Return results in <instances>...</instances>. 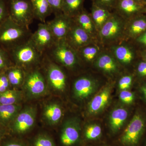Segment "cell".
I'll use <instances>...</instances> for the list:
<instances>
[{
	"mask_svg": "<svg viewBox=\"0 0 146 146\" xmlns=\"http://www.w3.org/2000/svg\"><path fill=\"white\" fill-rule=\"evenodd\" d=\"M29 29L21 26L9 16L0 26V47L9 52L27 40Z\"/></svg>",
	"mask_w": 146,
	"mask_h": 146,
	"instance_id": "6da1fadb",
	"label": "cell"
},
{
	"mask_svg": "<svg viewBox=\"0 0 146 146\" xmlns=\"http://www.w3.org/2000/svg\"><path fill=\"white\" fill-rule=\"evenodd\" d=\"M36 115L34 106H28L21 110L7 127L9 134L23 138L34 127Z\"/></svg>",
	"mask_w": 146,
	"mask_h": 146,
	"instance_id": "7a4b0ae2",
	"label": "cell"
},
{
	"mask_svg": "<svg viewBox=\"0 0 146 146\" xmlns=\"http://www.w3.org/2000/svg\"><path fill=\"white\" fill-rule=\"evenodd\" d=\"M9 16L19 25L29 29L35 18L30 0H7Z\"/></svg>",
	"mask_w": 146,
	"mask_h": 146,
	"instance_id": "3957f363",
	"label": "cell"
},
{
	"mask_svg": "<svg viewBox=\"0 0 146 146\" xmlns=\"http://www.w3.org/2000/svg\"><path fill=\"white\" fill-rule=\"evenodd\" d=\"M8 52L11 58L19 67H26L36 64L42 54L36 49L29 38Z\"/></svg>",
	"mask_w": 146,
	"mask_h": 146,
	"instance_id": "277c9868",
	"label": "cell"
},
{
	"mask_svg": "<svg viewBox=\"0 0 146 146\" xmlns=\"http://www.w3.org/2000/svg\"><path fill=\"white\" fill-rule=\"evenodd\" d=\"M51 48V54L54 60L67 68H74L78 62V56L65 39L56 41Z\"/></svg>",
	"mask_w": 146,
	"mask_h": 146,
	"instance_id": "5b68a950",
	"label": "cell"
},
{
	"mask_svg": "<svg viewBox=\"0 0 146 146\" xmlns=\"http://www.w3.org/2000/svg\"><path fill=\"white\" fill-rule=\"evenodd\" d=\"M145 127V119L139 112L133 116L124 131L121 142L127 146H134L138 143Z\"/></svg>",
	"mask_w": 146,
	"mask_h": 146,
	"instance_id": "8992f818",
	"label": "cell"
},
{
	"mask_svg": "<svg viewBox=\"0 0 146 146\" xmlns=\"http://www.w3.org/2000/svg\"><path fill=\"white\" fill-rule=\"evenodd\" d=\"M123 19L117 13L112 14L99 31L100 39L104 43L114 41L124 31Z\"/></svg>",
	"mask_w": 146,
	"mask_h": 146,
	"instance_id": "52a82bcc",
	"label": "cell"
},
{
	"mask_svg": "<svg viewBox=\"0 0 146 146\" xmlns=\"http://www.w3.org/2000/svg\"><path fill=\"white\" fill-rule=\"evenodd\" d=\"M29 39L42 54L46 50L50 48L56 42L48 26L45 23L38 25L37 29Z\"/></svg>",
	"mask_w": 146,
	"mask_h": 146,
	"instance_id": "ba28073f",
	"label": "cell"
},
{
	"mask_svg": "<svg viewBox=\"0 0 146 146\" xmlns=\"http://www.w3.org/2000/svg\"><path fill=\"white\" fill-rule=\"evenodd\" d=\"M23 83L24 89L28 95L31 97L42 96L44 94L46 89L44 77L36 70L27 74Z\"/></svg>",
	"mask_w": 146,
	"mask_h": 146,
	"instance_id": "9c48e42d",
	"label": "cell"
},
{
	"mask_svg": "<svg viewBox=\"0 0 146 146\" xmlns=\"http://www.w3.org/2000/svg\"><path fill=\"white\" fill-rule=\"evenodd\" d=\"M80 138V128L77 121L69 120L65 123L60 130L59 141L61 146H74Z\"/></svg>",
	"mask_w": 146,
	"mask_h": 146,
	"instance_id": "30bf717a",
	"label": "cell"
},
{
	"mask_svg": "<svg viewBox=\"0 0 146 146\" xmlns=\"http://www.w3.org/2000/svg\"><path fill=\"white\" fill-rule=\"evenodd\" d=\"M55 17L47 23L55 41L65 39L73 22L72 18L63 13L56 14Z\"/></svg>",
	"mask_w": 146,
	"mask_h": 146,
	"instance_id": "8fae6325",
	"label": "cell"
},
{
	"mask_svg": "<svg viewBox=\"0 0 146 146\" xmlns=\"http://www.w3.org/2000/svg\"><path fill=\"white\" fill-rule=\"evenodd\" d=\"M146 4L134 0H117L115 8L122 18L129 19L145 13Z\"/></svg>",
	"mask_w": 146,
	"mask_h": 146,
	"instance_id": "7c38bea8",
	"label": "cell"
},
{
	"mask_svg": "<svg viewBox=\"0 0 146 146\" xmlns=\"http://www.w3.org/2000/svg\"><path fill=\"white\" fill-rule=\"evenodd\" d=\"M66 41L74 49L77 51L91 44V36L76 24H73L66 38Z\"/></svg>",
	"mask_w": 146,
	"mask_h": 146,
	"instance_id": "4fadbf2b",
	"label": "cell"
},
{
	"mask_svg": "<svg viewBox=\"0 0 146 146\" xmlns=\"http://www.w3.org/2000/svg\"><path fill=\"white\" fill-rule=\"evenodd\" d=\"M97 86L96 82L93 78L86 76L79 78L73 85L75 97L78 99H86L94 93Z\"/></svg>",
	"mask_w": 146,
	"mask_h": 146,
	"instance_id": "5bb4252c",
	"label": "cell"
},
{
	"mask_svg": "<svg viewBox=\"0 0 146 146\" xmlns=\"http://www.w3.org/2000/svg\"><path fill=\"white\" fill-rule=\"evenodd\" d=\"M47 77L50 86L56 90L63 91L66 85L65 73L60 67L54 63L50 64L47 70Z\"/></svg>",
	"mask_w": 146,
	"mask_h": 146,
	"instance_id": "9a60e30c",
	"label": "cell"
},
{
	"mask_svg": "<svg viewBox=\"0 0 146 146\" xmlns=\"http://www.w3.org/2000/svg\"><path fill=\"white\" fill-rule=\"evenodd\" d=\"M125 27L124 32L133 39L146 31V15L141 14L129 19Z\"/></svg>",
	"mask_w": 146,
	"mask_h": 146,
	"instance_id": "2e32d148",
	"label": "cell"
},
{
	"mask_svg": "<svg viewBox=\"0 0 146 146\" xmlns=\"http://www.w3.org/2000/svg\"><path fill=\"white\" fill-rule=\"evenodd\" d=\"M97 68L105 73L112 74L117 72L118 65L113 54L108 52L100 53L95 60Z\"/></svg>",
	"mask_w": 146,
	"mask_h": 146,
	"instance_id": "e0dca14e",
	"label": "cell"
},
{
	"mask_svg": "<svg viewBox=\"0 0 146 146\" xmlns=\"http://www.w3.org/2000/svg\"><path fill=\"white\" fill-rule=\"evenodd\" d=\"M112 52L116 60L125 65L130 64L136 56L135 51L127 44H120L112 47Z\"/></svg>",
	"mask_w": 146,
	"mask_h": 146,
	"instance_id": "ac0fdd59",
	"label": "cell"
},
{
	"mask_svg": "<svg viewBox=\"0 0 146 146\" xmlns=\"http://www.w3.org/2000/svg\"><path fill=\"white\" fill-rule=\"evenodd\" d=\"M110 87L107 86L94 97L89 104L88 107L90 114H97L106 107L110 98Z\"/></svg>",
	"mask_w": 146,
	"mask_h": 146,
	"instance_id": "d6986e66",
	"label": "cell"
},
{
	"mask_svg": "<svg viewBox=\"0 0 146 146\" xmlns=\"http://www.w3.org/2000/svg\"><path fill=\"white\" fill-rule=\"evenodd\" d=\"M22 110L19 104L0 105V124L7 129Z\"/></svg>",
	"mask_w": 146,
	"mask_h": 146,
	"instance_id": "ffe728a7",
	"label": "cell"
},
{
	"mask_svg": "<svg viewBox=\"0 0 146 146\" xmlns=\"http://www.w3.org/2000/svg\"><path fill=\"white\" fill-rule=\"evenodd\" d=\"M35 18L42 23H45L46 18L52 13L48 0H30Z\"/></svg>",
	"mask_w": 146,
	"mask_h": 146,
	"instance_id": "44dd1931",
	"label": "cell"
},
{
	"mask_svg": "<svg viewBox=\"0 0 146 146\" xmlns=\"http://www.w3.org/2000/svg\"><path fill=\"white\" fill-rule=\"evenodd\" d=\"M112 14L107 9L93 4L91 16L97 31H99Z\"/></svg>",
	"mask_w": 146,
	"mask_h": 146,
	"instance_id": "7402d4cb",
	"label": "cell"
},
{
	"mask_svg": "<svg viewBox=\"0 0 146 146\" xmlns=\"http://www.w3.org/2000/svg\"><path fill=\"white\" fill-rule=\"evenodd\" d=\"M128 112L125 108H116L111 112L110 116L109 123L110 128L114 133L121 129L127 118Z\"/></svg>",
	"mask_w": 146,
	"mask_h": 146,
	"instance_id": "603a6c76",
	"label": "cell"
},
{
	"mask_svg": "<svg viewBox=\"0 0 146 146\" xmlns=\"http://www.w3.org/2000/svg\"><path fill=\"white\" fill-rule=\"evenodd\" d=\"M45 119L50 125H55L59 122L63 116V110L60 106L52 103L46 105L43 112Z\"/></svg>",
	"mask_w": 146,
	"mask_h": 146,
	"instance_id": "cb8c5ba5",
	"label": "cell"
},
{
	"mask_svg": "<svg viewBox=\"0 0 146 146\" xmlns=\"http://www.w3.org/2000/svg\"><path fill=\"white\" fill-rule=\"evenodd\" d=\"M72 19L74 20L76 24L90 35L91 37L94 36L97 30L91 15L83 9Z\"/></svg>",
	"mask_w": 146,
	"mask_h": 146,
	"instance_id": "d4e9b609",
	"label": "cell"
},
{
	"mask_svg": "<svg viewBox=\"0 0 146 146\" xmlns=\"http://www.w3.org/2000/svg\"><path fill=\"white\" fill-rule=\"evenodd\" d=\"M84 0H64L62 13L73 18L83 10Z\"/></svg>",
	"mask_w": 146,
	"mask_h": 146,
	"instance_id": "484cf974",
	"label": "cell"
},
{
	"mask_svg": "<svg viewBox=\"0 0 146 146\" xmlns=\"http://www.w3.org/2000/svg\"><path fill=\"white\" fill-rule=\"evenodd\" d=\"M5 72L11 86L17 87L24 83L25 75L19 66H11L5 71Z\"/></svg>",
	"mask_w": 146,
	"mask_h": 146,
	"instance_id": "4316f807",
	"label": "cell"
},
{
	"mask_svg": "<svg viewBox=\"0 0 146 146\" xmlns=\"http://www.w3.org/2000/svg\"><path fill=\"white\" fill-rule=\"evenodd\" d=\"M77 52L78 57L80 56L87 62L96 60L101 53L99 47L92 43L78 50Z\"/></svg>",
	"mask_w": 146,
	"mask_h": 146,
	"instance_id": "83f0119b",
	"label": "cell"
},
{
	"mask_svg": "<svg viewBox=\"0 0 146 146\" xmlns=\"http://www.w3.org/2000/svg\"><path fill=\"white\" fill-rule=\"evenodd\" d=\"M22 99L21 91L15 89H10L0 94V105L18 104Z\"/></svg>",
	"mask_w": 146,
	"mask_h": 146,
	"instance_id": "f1b7e54d",
	"label": "cell"
},
{
	"mask_svg": "<svg viewBox=\"0 0 146 146\" xmlns=\"http://www.w3.org/2000/svg\"><path fill=\"white\" fill-rule=\"evenodd\" d=\"M28 144L29 146H56L52 136L46 133H38Z\"/></svg>",
	"mask_w": 146,
	"mask_h": 146,
	"instance_id": "f546056e",
	"label": "cell"
},
{
	"mask_svg": "<svg viewBox=\"0 0 146 146\" xmlns=\"http://www.w3.org/2000/svg\"><path fill=\"white\" fill-rule=\"evenodd\" d=\"M84 134L85 138L87 140H96L101 135V127L98 125H90L86 127Z\"/></svg>",
	"mask_w": 146,
	"mask_h": 146,
	"instance_id": "4dcf8cb0",
	"label": "cell"
},
{
	"mask_svg": "<svg viewBox=\"0 0 146 146\" xmlns=\"http://www.w3.org/2000/svg\"><path fill=\"white\" fill-rule=\"evenodd\" d=\"M0 146H29V144L23 138L8 134L4 138Z\"/></svg>",
	"mask_w": 146,
	"mask_h": 146,
	"instance_id": "1f68e13d",
	"label": "cell"
},
{
	"mask_svg": "<svg viewBox=\"0 0 146 146\" xmlns=\"http://www.w3.org/2000/svg\"><path fill=\"white\" fill-rule=\"evenodd\" d=\"M10 58L9 53L0 47V72H5L11 66Z\"/></svg>",
	"mask_w": 146,
	"mask_h": 146,
	"instance_id": "d6a6232c",
	"label": "cell"
},
{
	"mask_svg": "<svg viewBox=\"0 0 146 146\" xmlns=\"http://www.w3.org/2000/svg\"><path fill=\"white\" fill-rule=\"evenodd\" d=\"M133 82V77L131 75H125L121 78L119 80V89L120 90H127L129 89Z\"/></svg>",
	"mask_w": 146,
	"mask_h": 146,
	"instance_id": "836d02e7",
	"label": "cell"
},
{
	"mask_svg": "<svg viewBox=\"0 0 146 146\" xmlns=\"http://www.w3.org/2000/svg\"><path fill=\"white\" fill-rule=\"evenodd\" d=\"M120 99L124 103L131 104L133 102L135 99L134 94L127 90H123L119 94Z\"/></svg>",
	"mask_w": 146,
	"mask_h": 146,
	"instance_id": "e575fe53",
	"label": "cell"
},
{
	"mask_svg": "<svg viewBox=\"0 0 146 146\" xmlns=\"http://www.w3.org/2000/svg\"><path fill=\"white\" fill-rule=\"evenodd\" d=\"M8 16L7 1L0 0V26Z\"/></svg>",
	"mask_w": 146,
	"mask_h": 146,
	"instance_id": "d590c367",
	"label": "cell"
},
{
	"mask_svg": "<svg viewBox=\"0 0 146 146\" xmlns=\"http://www.w3.org/2000/svg\"><path fill=\"white\" fill-rule=\"evenodd\" d=\"M11 87L5 72H0V94L10 89Z\"/></svg>",
	"mask_w": 146,
	"mask_h": 146,
	"instance_id": "8d00e7d4",
	"label": "cell"
},
{
	"mask_svg": "<svg viewBox=\"0 0 146 146\" xmlns=\"http://www.w3.org/2000/svg\"><path fill=\"white\" fill-rule=\"evenodd\" d=\"M63 1L64 0H48L52 12L56 14L62 13Z\"/></svg>",
	"mask_w": 146,
	"mask_h": 146,
	"instance_id": "74e56055",
	"label": "cell"
},
{
	"mask_svg": "<svg viewBox=\"0 0 146 146\" xmlns=\"http://www.w3.org/2000/svg\"><path fill=\"white\" fill-rule=\"evenodd\" d=\"M117 0H93V4L110 10L115 7Z\"/></svg>",
	"mask_w": 146,
	"mask_h": 146,
	"instance_id": "f35d334b",
	"label": "cell"
},
{
	"mask_svg": "<svg viewBox=\"0 0 146 146\" xmlns=\"http://www.w3.org/2000/svg\"><path fill=\"white\" fill-rule=\"evenodd\" d=\"M136 72L139 77L146 78V61L143 59L139 61L136 66Z\"/></svg>",
	"mask_w": 146,
	"mask_h": 146,
	"instance_id": "ab89813d",
	"label": "cell"
},
{
	"mask_svg": "<svg viewBox=\"0 0 146 146\" xmlns=\"http://www.w3.org/2000/svg\"><path fill=\"white\" fill-rule=\"evenodd\" d=\"M134 40L136 44L141 48V51L146 50V31Z\"/></svg>",
	"mask_w": 146,
	"mask_h": 146,
	"instance_id": "60d3db41",
	"label": "cell"
},
{
	"mask_svg": "<svg viewBox=\"0 0 146 146\" xmlns=\"http://www.w3.org/2000/svg\"><path fill=\"white\" fill-rule=\"evenodd\" d=\"M8 134L7 129L0 124V145L4 138Z\"/></svg>",
	"mask_w": 146,
	"mask_h": 146,
	"instance_id": "b9f144b4",
	"label": "cell"
},
{
	"mask_svg": "<svg viewBox=\"0 0 146 146\" xmlns=\"http://www.w3.org/2000/svg\"><path fill=\"white\" fill-rule=\"evenodd\" d=\"M141 91L146 100V84H145L141 86Z\"/></svg>",
	"mask_w": 146,
	"mask_h": 146,
	"instance_id": "7bdbcfd3",
	"label": "cell"
},
{
	"mask_svg": "<svg viewBox=\"0 0 146 146\" xmlns=\"http://www.w3.org/2000/svg\"><path fill=\"white\" fill-rule=\"evenodd\" d=\"M141 55L142 59L146 61V50L141 51Z\"/></svg>",
	"mask_w": 146,
	"mask_h": 146,
	"instance_id": "ee69618b",
	"label": "cell"
},
{
	"mask_svg": "<svg viewBox=\"0 0 146 146\" xmlns=\"http://www.w3.org/2000/svg\"><path fill=\"white\" fill-rule=\"evenodd\" d=\"M134 1H136L138 2L145 3V0H134Z\"/></svg>",
	"mask_w": 146,
	"mask_h": 146,
	"instance_id": "f6af8a7d",
	"label": "cell"
},
{
	"mask_svg": "<svg viewBox=\"0 0 146 146\" xmlns=\"http://www.w3.org/2000/svg\"><path fill=\"white\" fill-rule=\"evenodd\" d=\"M145 3L146 4V0H145Z\"/></svg>",
	"mask_w": 146,
	"mask_h": 146,
	"instance_id": "bcb514c9",
	"label": "cell"
},
{
	"mask_svg": "<svg viewBox=\"0 0 146 146\" xmlns=\"http://www.w3.org/2000/svg\"><path fill=\"white\" fill-rule=\"evenodd\" d=\"M145 13H146V11H145Z\"/></svg>",
	"mask_w": 146,
	"mask_h": 146,
	"instance_id": "7dc6e473",
	"label": "cell"
}]
</instances>
